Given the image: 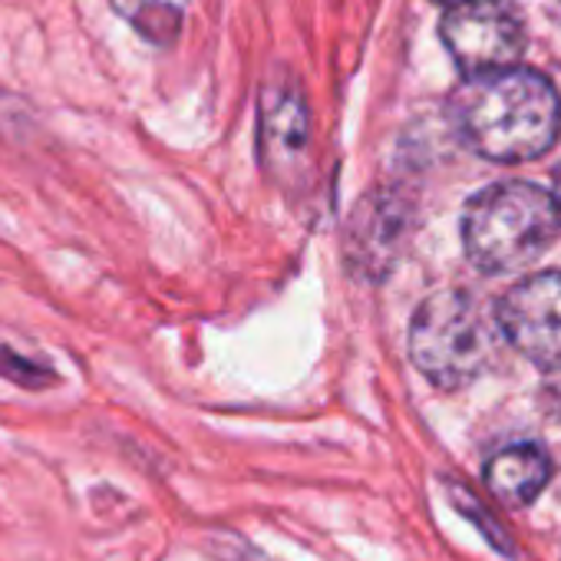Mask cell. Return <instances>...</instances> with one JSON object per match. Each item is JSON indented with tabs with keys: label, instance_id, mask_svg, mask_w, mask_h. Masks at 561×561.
Here are the masks:
<instances>
[{
	"label": "cell",
	"instance_id": "obj_4",
	"mask_svg": "<svg viewBox=\"0 0 561 561\" xmlns=\"http://www.w3.org/2000/svg\"><path fill=\"white\" fill-rule=\"evenodd\" d=\"M439 37L466 77L515 67L525 47L522 21L499 0H462L439 24Z\"/></svg>",
	"mask_w": 561,
	"mask_h": 561
},
{
	"label": "cell",
	"instance_id": "obj_2",
	"mask_svg": "<svg viewBox=\"0 0 561 561\" xmlns=\"http://www.w3.org/2000/svg\"><path fill=\"white\" fill-rule=\"evenodd\" d=\"M558 228L548 192L528 182H499L479 192L462 218V244L482 274H508L545 254Z\"/></svg>",
	"mask_w": 561,
	"mask_h": 561
},
{
	"label": "cell",
	"instance_id": "obj_10",
	"mask_svg": "<svg viewBox=\"0 0 561 561\" xmlns=\"http://www.w3.org/2000/svg\"><path fill=\"white\" fill-rule=\"evenodd\" d=\"M0 377L18 383L21 390H50L60 383V374L50 360L21 354L8 341H0Z\"/></svg>",
	"mask_w": 561,
	"mask_h": 561
},
{
	"label": "cell",
	"instance_id": "obj_3",
	"mask_svg": "<svg viewBox=\"0 0 561 561\" xmlns=\"http://www.w3.org/2000/svg\"><path fill=\"white\" fill-rule=\"evenodd\" d=\"M410 357L426 380L443 390H459L492 364L495 331L469 295L439 291L413 314Z\"/></svg>",
	"mask_w": 561,
	"mask_h": 561
},
{
	"label": "cell",
	"instance_id": "obj_1",
	"mask_svg": "<svg viewBox=\"0 0 561 561\" xmlns=\"http://www.w3.org/2000/svg\"><path fill=\"white\" fill-rule=\"evenodd\" d=\"M459 139L489 162H528L545 156L561 129V103L554 87L535 70H495L469 77L453 103Z\"/></svg>",
	"mask_w": 561,
	"mask_h": 561
},
{
	"label": "cell",
	"instance_id": "obj_7",
	"mask_svg": "<svg viewBox=\"0 0 561 561\" xmlns=\"http://www.w3.org/2000/svg\"><path fill=\"white\" fill-rule=\"evenodd\" d=\"M403 225H407V211L397 198L387 195L367 198L351 231V257L357 271H367L370 277L387 271L390 257L397 254V244L403 241Z\"/></svg>",
	"mask_w": 561,
	"mask_h": 561
},
{
	"label": "cell",
	"instance_id": "obj_5",
	"mask_svg": "<svg viewBox=\"0 0 561 561\" xmlns=\"http://www.w3.org/2000/svg\"><path fill=\"white\" fill-rule=\"evenodd\" d=\"M499 328L522 357L561 370V271L518 280L499 305Z\"/></svg>",
	"mask_w": 561,
	"mask_h": 561
},
{
	"label": "cell",
	"instance_id": "obj_13",
	"mask_svg": "<svg viewBox=\"0 0 561 561\" xmlns=\"http://www.w3.org/2000/svg\"><path fill=\"white\" fill-rule=\"evenodd\" d=\"M439 4H462V0H439Z\"/></svg>",
	"mask_w": 561,
	"mask_h": 561
},
{
	"label": "cell",
	"instance_id": "obj_9",
	"mask_svg": "<svg viewBox=\"0 0 561 561\" xmlns=\"http://www.w3.org/2000/svg\"><path fill=\"white\" fill-rule=\"evenodd\" d=\"M110 8L156 47H172L188 18V0H110Z\"/></svg>",
	"mask_w": 561,
	"mask_h": 561
},
{
	"label": "cell",
	"instance_id": "obj_11",
	"mask_svg": "<svg viewBox=\"0 0 561 561\" xmlns=\"http://www.w3.org/2000/svg\"><path fill=\"white\" fill-rule=\"evenodd\" d=\"M558 377L551 380V387H548V407H551V413H554V420H561V370H554Z\"/></svg>",
	"mask_w": 561,
	"mask_h": 561
},
{
	"label": "cell",
	"instance_id": "obj_8",
	"mask_svg": "<svg viewBox=\"0 0 561 561\" xmlns=\"http://www.w3.org/2000/svg\"><path fill=\"white\" fill-rule=\"evenodd\" d=\"M551 479V462L541 446L535 443H515L499 449L485 462V482L489 489L508 502V505H528L538 499V492Z\"/></svg>",
	"mask_w": 561,
	"mask_h": 561
},
{
	"label": "cell",
	"instance_id": "obj_6",
	"mask_svg": "<svg viewBox=\"0 0 561 561\" xmlns=\"http://www.w3.org/2000/svg\"><path fill=\"white\" fill-rule=\"evenodd\" d=\"M261 136H264V159L271 165L295 169L305 159L308 113H305L298 87H291V83H285V87H264Z\"/></svg>",
	"mask_w": 561,
	"mask_h": 561
},
{
	"label": "cell",
	"instance_id": "obj_14",
	"mask_svg": "<svg viewBox=\"0 0 561 561\" xmlns=\"http://www.w3.org/2000/svg\"><path fill=\"white\" fill-rule=\"evenodd\" d=\"M558 14H561V0H558Z\"/></svg>",
	"mask_w": 561,
	"mask_h": 561
},
{
	"label": "cell",
	"instance_id": "obj_12",
	"mask_svg": "<svg viewBox=\"0 0 561 561\" xmlns=\"http://www.w3.org/2000/svg\"><path fill=\"white\" fill-rule=\"evenodd\" d=\"M554 208H558V221H561V169H558V175H554Z\"/></svg>",
	"mask_w": 561,
	"mask_h": 561
}]
</instances>
